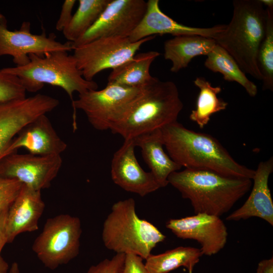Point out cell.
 I'll use <instances>...</instances> for the list:
<instances>
[{
  "label": "cell",
  "instance_id": "2e32d148",
  "mask_svg": "<svg viewBox=\"0 0 273 273\" xmlns=\"http://www.w3.org/2000/svg\"><path fill=\"white\" fill-rule=\"evenodd\" d=\"M226 27L224 24L207 28L184 25L164 13L160 8L159 0H149L144 16L128 38L135 42L151 36L171 34L174 36L198 35L215 39Z\"/></svg>",
  "mask_w": 273,
  "mask_h": 273
},
{
  "label": "cell",
  "instance_id": "1f68e13d",
  "mask_svg": "<svg viewBox=\"0 0 273 273\" xmlns=\"http://www.w3.org/2000/svg\"><path fill=\"white\" fill-rule=\"evenodd\" d=\"M8 210L0 213V273H8L9 265L1 256V252L5 244L8 243L6 228Z\"/></svg>",
  "mask_w": 273,
  "mask_h": 273
},
{
  "label": "cell",
  "instance_id": "7c38bea8",
  "mask_svg": "<svg viewBox=\"0 0 273 273\" xmlns=\"http://www.w3.org/2000/svg\"><path fill=\"white\" fill-rule=\"evenodd\" d=\"M59 105L58 99L41 94L0 102V161L6 157L12 141L25 126Z\"/></svg>",
  "mask_w": 273,
  "mask_h": 273
},
{
  "label": "cell",
  "instance_id": "277c9868",
  "mask_svg": "<svg viewBox=\"0 0 273 273\" xmlns=\"http://www.w3.org/2000/svg\"><path fill=\"white\" fill-rule=\"evenodd\" d=\"M183 107L176 84L154 77L128 115L111 131L124 140L133 139L177 121Z\"/></svg>",
  "mask_w": 273,
  "mask_h": 273
},
{
  "label": "cell",
  "instance_id": "d6986e66",
  "mask_svg": "<svg viewBox=\"0 0 273 273\" xmlns=\"http://www.w3.org/2000/svg\"><path fill=\"white\" fill-rule=\"evenodd\" d=\"M44 207L41 191L22 185L18 195L8 211V243H12L21 233L37 231Z\"/></svg>",
  "mask_w": 273,
  "mask_h": 273
},
{
  "label": "cell",
  "instance_id": "52a82bcc",
  "mask_svg": "<svg viewBox=\"0 0 273 273\" xmlns=\"http://www.w3.org/2000/svg\"><path fill=\"white\" fill-rule=\"evenodd\" d=\"M145 86L129 87L107 84L102 89L79 94L78 98L72 102L74 130L77 128L76 109L84 113L95 129L111 130L128 115L142 96Z\"/></svg>",
  "mask_w": 273,
  "mask_h": 273
},
{
  "label": "cell",
  "instance_id": "603a6c76",
  "mask_svg": "<svg viewBox=\"0 0 273 273\" xmlns=\"http://www.w3.org/2000/svg\"><path fill=\"white\" fill-rule=\"evenodd\" d=\"M202 255L200 249L180 246L161 254H151L145 265L150 273H168L181 266L192 273Z\"/></svg>",
  "mask_w": 273,
  "mask_h": 273
},
{
  "label": "cell",
  "instance_id": "8992f818",
  "mask_svg": "<svg viewBox=\"0 0 273 273\" xmlns=\"http://www.w3.org/2000/svg\"><path fill=\"white\" fill-rule=\"evenodd\" d=\"M30 61L23 66L2 69L6 73L16 76L26 92L35 93L44 84L63 89L71 102L73 93L79 94L90 90H97L98 84L94 80H86L78 68L73 55L66 51H56L40 57L29 55Z\"/></svg>",
  "mask_w": 273,
  "mask_h": 273
},
{
  "label": "cell",
  "instance_id": "e575fe53",
  "mask_svg": "<svg viewBox=\"0 0 273 273\" xmlns=\"http://www.w3.org/2000/svg\"><path fill=\"white\" fill-rule=\"evenodd\" d=\"M8 273H20V269L18 264L14 262L11 265Z\"/></svg>",
  "mask_w": 273,
  "mask_h": 273
},
{
  "label": "cell",
  "instance_id": "d590c367",
  "mask_svg": "<svg viewBox=\"0 0 273 273\" xmlns=\"http://www.w3.org/2000/svg\"><path fill=\"white\" fill-rule=\"evenodd\" d=\"M260 1L266 7L273 6V1L272 0H260Z\"/></svg>",
  "mask_w": 273,
  "mask_h": 273
},
{
  "label": "cell",
  "instance_id": "ffe728a7",
  "mask_svg": "<svg viewBox=\"0 0 273 273\" xmlns=\"http://www.w3.org/2000/svg\"><path fill=\"white\" fill-rule=\"evenodd\" d=\"M133 140L135 147L141 148L144 161L161 188L166 187L169 175L182 167L165 152L161 130L142 134Z\"/></svg>",
  "mask_w": 273,
  "mask_h": 273
},
{
  "label": "cell",
  "instance_id": "30bf717a",
  "mask_svg": "<svg viewBox=\"0 0 273 273\" xmlns=\"http://www.w3.org/2000/svg\"><path fill=\"white\" fill-rule=\"evenodd\" d=\"M7 24L5 16L0 14V56H12L16 66L29 63L31 54L42 57L51 52L74 50L71 42H59L54 33L49 36L44 31L40 34L32 33L29 22L24 21L19 30H9Z\"/></svg>",
  "mask_w": 273,
  "mask_h": 273
},
{
  "label": "cell",
  "instance_id": "4316f807",
  "mask_svg": "<svg viewBox=\"0 0 273 273\" xmlns=\"http://www.w3.org/2000/svg\"><path fill=\"white\" fill-rule=\"evenodd\" d=\"M264 37L259 48L257 62L262 79V89L273 90V6L266 7Z\"/></svg>",
  "mask_w": 273,
  "mask_h": 273
},
{
  "label": "cell",
  "instance_id": "f546056e",
  "mask_svg": "<svg viewBox=\"0 0 273 273\" xmlns=\"http://www.w3.org/2000/svg\"><path fill=\"white\" fill-rule=\"evenodd\" d=\"M125 254L116 253L110 259L106 258L92 265L87 273H122Z\"/></svg>",
  "mask_w": 273,
  "mask_h": 273
},
{
  "label": "cell",
  "instance_id": "5bb4252c",
  "mask_svg": "<svg viewBox=\"0 0 273 273\" xmlns=\"http://www.w3.org/2000/svg\"><path fill=\"white\" fill-rule=\"evenodd\" d=\"M177 238L196 241L203 255L212 256L225 246L227 228L220 217L204 213L170 219L165 224Z\"/></svg>",
  "mask_w": 273,
  "mask_h": 273
},
{
  "label": "cell",
  "instance_id": "ba28073f",
  "mask_svg": "<svg viewBox=\"0 0 273 273\" xmlns=\"http://www.w3.org/2000/svg\"><path fill=\"white\" fill-rule=\"evenodd\" d=\"M81 233L78 217L61 214L46 220L32 249L43 265L53 270L78 255Z\"/></svg>",
  "mask_w": 273,
  "mask_h": 273
},
{
  "label": "cell",
  "instance_id": "44dd1931",
  "mask_svg": "<svg viewBox=\"0 0 273 273\" xmlns=\"http://www.w3.org/2000/svg\"><path fill=\"white\" fill-rule=\"evenodd\" d=\"M216 44L215 40L198 35L174 36L164 44V57L171 61L170 71L176 73L186 68L195 57L207 56Z\"/></svg>",
  "mask_w": 273,
  "mask_h": 273
},
{
  "label": "cell",
  "instance_id": "d6a6232c",
  "mask_svg": "<svg viewBox=\"0 0 273 273\" xmlns=\"http://www.w3.org/2000/svg\"><path fill=\"white\" fill-rule=\"evenodd\" d=\"M75 3V0H65L64 2L56 25V29L58 31H63L70 22L73 16L72 12Z\"/></svg>",
  "mask_w": 273,
  "mask_h": 273
},
{
  "label": "cell",
  "instance_id": "836d02e7",
  "mask_svg": "<svg viewBox=\"0 0 273 273\" xmlns=\"http://www.w3.org/2000/svg\"><path fill=\"white\" fill-rule=\"evenodd\" d=\"M256 273H273V258L260 261L257 265Z\"/></svg>",
  "mask_w": 273,
  "mask_h": 273
},
{
  "label": "cell",
  "instance_id": "ac0fdd59",
  "mask_svg": "<svg viewBox=\"0 0 273 273\" xmlns=\"http://www.w3.org/2000/svg\"><path fill=\"white\" fill-rule=\"evenodd\" d=\"M272 171V157L259 162L252 179V188L248 198L226 220L238 221L256 217L273 225V201L268 187V179Z\"/></svg>",
  "mask_w": 273,
  "mask_h": 273
},
{
  "label": "cell",
  "instance_id": "7a4b0ae2",
  "mask_svg": "<svg viewBox=\"0 0 273 273\" xmlns=\"http://www.w3.org/2000/svg\"><path fill=\"white\" fill-rule=\"evenodd\" d=\"M168 184L189 200L195 214L220 217L250 190L252 180L226 176L207 170L185 168L171 173Z\"/></svg>",
  "mask_w": 273,
  "mask_h": 273
},
{
  "label": "cell",
  "instance_id": "d4e9b609",
  "mask_svg": "<svg viewBox=\"0 0 273 273\" xmlns=\"http://www.w3.org/2000/svg\"><path fill=\"white\" fill-rule=\"evenodd\" d=\"M194 84L200 92L197 99L196 107L190 114V120L195 122L200 128H203L214 113L226 109L228 103L217 97L221 92L220 86H213L204 77H197Z\"/></svg>",
  "mask_w": 273,
  "mask_h": 273
},
{
  "label": "cell",
  "instance_id": "9c48e42d",
  "mask_svg": "<svg viewBox=\"0 0 273 273\" xmlns=\"http://www.w3.org/2000/svg\"><path fill=\"white\" fill-rule=\"evenodd\" d=\"M156 36L132 42L128 37L99 38L73 50L78 68L87 80H93L99 72L114 69L132 58L141 46Z\"/></svg>",
  "mask_w": 273,
  "mask_h": 273
},
{
  "label": "cell",
  "instance_id": "7402d4cb",
  "mask_svg": "<svg viewBox=\"0 0 273 273\" xmlns=\"http://www.w3.org/2000/svg\"><path fill=\"white\" fill-rule=\"evenodd\" d=\"M160 53L150 51L135 54L130 60L112 69L108 77L107 84L129 87H143L154 78L150 73L153 62Z\"/></svg>",
  "mask_w": 273,
  "mask_h": 273
},
{
  "label": "cell",
  "instance_id": "4fadbf2b",
  "mask_svg": "<svg viewBox=\"0 0 273 273\" xmlns=\"http://www.w3.org/2000/svg\"><path fill=\"white\" fill-rule=\"evenodd\" d=\"M61 155L13 153L0 161V176L14 178L35 190L49 188L62 165Z\"/></svg>",
  "mask_w": 273,
  "mask_h": 273
},
{
  "label": "cell",
  "instance_id": "83f0119b",
  "mask_svg": "<svg viewBox=\"0 0 273 273\" xmlns=\"http://www.w3.org/2000/svg\"><path fill=\"white\" fill-rule=\"evenodd\" d=\"M26 90L15 75L0 69V102L24 98Z\"/></svg>",
  "mask_w": 273,
  "mask_h": 273
},
{
  "label": "cell",
  "instance_id": "3957f363",
  "mask_svg": "<svg viewBox=\"0 0 273 273\" xmlns=\"http://www.w3.org/2000/svg\"><path fill=\"white\" fill-rule=\"evenodd\" d=\"M232 19L215 38L234 58L242 70L262 80L257 57L264 37L266 11L260 0L233 1Z\"/></svg>",
  "mask_w": 273,
  "mask_h": 273
},
{
  "label": "cell",
  "instance_id": "cb8c5ba5",
  "mask_svg": "<svg viewBox=\"0 0 273 273\" xmlns=\"http://www.w3.org/2000/svg\"><path fill=\"white\" fill-rule=\"evenodd\" d=\"M206 56L204 62L206 68L212 72L220 73L226 81L240 84L250 97L256 96L257 85L247 77L236 61L223 48L216 44Z\"/></svg>",
  "mask_w": 273,
  "mask_h": 273
},
{
  "label": "cell",
  "instance_id": "4dcf8cb0",
  "mask_svg": "<svg viewBox=\"0 0 273 273\" xmlns=\"http://www.w3.org/2000/svg\"><path fill=\"white\" fill-rule=\"evenodd\" d=\"M143 261V258L134 254H125L122 273H150Z\"/></svg>",
  "mask_w": 273,
  "mask_h": 273
},
{
  "label": "cell",
  "instance_id": "8fae6325",
  "mask_svg": "<svg viewBox=\"0 0 273 273\" xmlns=\"http://www.w3.org/2000/svg\"><path fill=\"white\" fill-rule=\"evenodd\" d=\"M147 8L144 0H110L98 19L81 37L71 42L74 49L99 38L128 37Z\"/></svg>",
  "mask_w": 273,
  "mask_h": 273
},
{
  "label": "cell",
  "instance_id": "e0dca14e",
  "mask_svg": "<svg viewBox=\"0 0 273 273\" xmlns=\"http://www.w3.org/2000/svg\"><path fill=\"white\" fill-rule=\"evenodd\" d=\"M67 147L46 115H42L25 126L13 139L6 156L20 148L36 155H61Z\"/></svg>",
  "mask_w": 273,
  "mask_h": 273
},
{
  "label": "cell",
  "instance_id": "484cf974",
  "mask_svg": "<svg viewBox=\"0 0 273 273\" xmlns=\"http://www.w3.org/2000/svg\"><path fill=\"white\" fill-rule=\"evenodd\" d=\"M110 0H79L75 13L63 30L65 37L73 42L81 37L98 19Z\"/></svg>",
  "mask_w": 273,
  "mask_h": 273
},
{
  "label": "cell",
  "instance_id": "5b68a950",
  "mask_svg": "<svg viewBox=\"0 0 273 273\" xmlns=\"http://www.w3.org/2000/svg\"><path fill=\"white\" fill-rule=\"evenodd\" d=\"M105 246L116 253H131L146 259L166 236L154 225L141 219L135 212V201L128 198L112 206L102 230Z\"/></svg>",
  "mask_w": 273,
  "mask_h": 273
},
{
  "label": "cell",
  "instance_id": "6da1fadb",
  "mask_svg": "<svg viewBox=\"0 0 273 273\" xmlns=\"http://www.w3.org/2000/svg\"><path fill=\"white\" fill-rule=\"evenodd\" d=\"M160 130L167 154L181 167L252 179L255 170L237 162L211 135L189 129L177 121Z\"/></svg>",
  "mask_w": 273,
  "mask_h": 273
},
{
  "label": "cell",
  "instance_id": "f1b7e54d",
  "mask_svg": "<svg viewBox=\"0 0 273 273\" xmlns=\"http://www.w3.org/2000/svg\"><path fill=\"white\" fill-rule=\"evenodd\" d=\"M22 185L16 179L0 176V213L9 209L18 195Z\"/></svg>",
  "mask_w": 273,
  "mask_h": 273
},
{
  "label": "cell",
  "instance_id": "9a60e30c",
  "mask_svg": "<svg viewBox=\"0 0 273 273\" xmlns=\"http://www.w3.org/2000/svg\"><path fill=\"white\" fill-rule=\"evenodd\" d=\"M133 139H125L113 155L111 175L124 190L144 197L161 188L153 174L143 170L134 154Z\"/></svg>",
  "mask_w": 273,
  "mask_h": 273
}]
</instances>
